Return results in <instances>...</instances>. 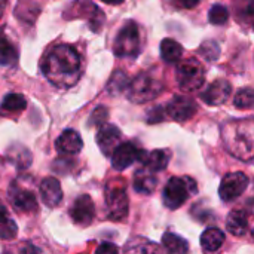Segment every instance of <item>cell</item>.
Masks as SVG:
<instances>
[{
	"label": "cell",
	"instance_id": "cell-1",
	"mask_svg": "<svg viewBox=\"0 0 254 254\" xmlns=\"http://www.w3.org/2000/svg\"><path fill=\"white\" fill-rule=\"evenodd\" d=\"M43 74L57 88L74 86L82 74V61L74 48L68 45L55 46L43 63Z\"/></svg>",
	"mask_w": 254,
	"mask_h": 254
},
{
	"label": "cell",
	"instance_id": "cell-2",
	"mask_svg": "<svg viewBox=\"0 0 254 254\" xmlns=\"http://www.w3.org/2000/svg\"><path fill=\"white\" fill-rule=\"evenodd\" d=\"M222 140L226 150L241 159H254V118L232 119L222 127Z\"/></svg>",
	"mask_w": 254,
	"mask_h": 254
},
{
	"label": "cell",
	"instance_id": "cell-3",
	"mask_svg": "<svg viewBox=\"0 0 254 254\" xmlns=\"http://www.w3.org/2000/svg\"><path fill=\"white\" fill-rule=\"evenodd\" d=\"M162 91V83L158 77L152 76L150 73L144 71L140 73L134 80L129 82L127 88L128 98L135 104L147 103L153 98H156Z\"/></svg>",
	"mask_w": 254,
	"mask_h": 254
},
{
	"label": "cell",
	"instance_id": "cell-4",
	"mask_svg": "<svg viewBox=\"0 0 254 254\" xmlns=\"http://www.w3.org/2000/svg\"><path fill=\"white\" fill-rule=\"evenodd\" d=\"M196 192V182L190 177H173L164 188L162 201L167 208L177 210L182 207L188 198Z\"/></svg>",
	"mask_w": 254,
	"mask_h": 254
},
{
	"label": "cell",
	"instance_id": "cell-5",
	"mask_svg": "<svg viewBox=\"0 0 254 254\" xmlns=\"http://www.w3.org/2000/svg\"><path fill=\"white\" fill-rule=\"evenodd\" d=\"M141 49V37L138 25L134 21L125 22V25L119 30L115 43L113 52L121 58H134L140 54Z\"/></svg>",
	"mask_w": 254,
	"mask_h": 254
},
{
	"label": "cell",
	"instance_id": "cell-6",
	"mask_svg": "<svg viewBox=\"0 0 254 254\" xmlns=\"http://www.w3.org/2000/svg\"><path fill=\"white\" fill-rule=\"evenodd\" d=\"M176 79H177L179 86L183 91L192 92L202 86V83L205 80V71H204L202 64L198 60L186 58L177 65Z\"/></svg>",
	"mask_w": 254,
	"mask_h": 254
},
{
	"label": "cell",
	"instance_id": "cell-7",
	"mask_svg": "<svg viewBox=\"0 0 254 254\" xmlns=\"http://www.w3.org/2000/svg\"><path fill=\"white\" fill-rule=\"evenodd\" d=\"M106 205L107 216L110 220L121 222L128 216V196L125 190V185L119 182H110L106 188Z\"/></svg>",
	"mask_w": 254,
	"mask_h": 254
},
{
	"label": "cell",
	"instance_id": "cell-8",
	"mask_svg": "<svg viewBox=\"0 0 254 254\" xmlns=\"http://www.w3.org/2000/svg\"><path fill=\"white\" fill-rule=\"evenodd\" d=\"M249 188V177L244 173H229L223 177L220 188H219V195L225 202H231L237 198H240L246 189Z\"/></svg>",
	"mask_w": 254,
	"mask_h": 254
},
{
	"label": "cell",
	"instance_id": "cell-9",
	"mask_svg": "<svg viewBox=\"0 0 254 254\" xmlns=\"http://www.w3.org/2000/svg\"><path fill=\"white\" fill-rule=\"evenodd\" d=\"M9 199L16 211L30 213L37 208V199L34 192L21 185L19 180H15L9 186Z\"/></svg>",
	"mask_w": 254,
	"mask_h": 254
},
{
	"label": "cell",
	"instance_id": "cell-10",
	"mask_svg": "<svg viewBox=\"0 0 254 254\" xmlns=\"http://www.w3.org/2000/svg\"><path fill=\"white\" fill-rule=\"evenodd\" d=\"M144 155L146 153L140 147H137L134 143L131 141L121 143L112 155V165L115 170L124 171L125 168L131 167L135 161H141Z\"/></svg>",
	"mask_w": 254,
	"mask_h": 254
},
{
	"label": "cell",
	"instance_id": "cell-11",
	"mask_svg": "<svg viewBox=\"0 0 254 254\" xmlns=\"http://www.w3.org/2000/svg\"><path fill=\"white\" fill-rule=\"evenodd\" d=\"M198 110L196 103L189 98V97H183V95H176L167 106V115L177 122H186L189 121Z\"/></svg>",
	"mask_w": 254,
	"mask_h": 254
},
{
	"label": "cell",
	"instance_id": "cell-12",
	"mask_svg": "<svg viewBox=\"0 0 254 254\" xmlns=\"http://www.w3.org/2000/svg\"><path fill=\"white\" fill-rule=\"evenodd\" d=\"M94 216H95V205H94L91 196L89 195H80L74 201V204L70 210V217H71L73 223L85 228V226L92 223Z\"/></svg>",
	"mask_w": 254,
	"mask_h": 254
},
{
	"label": "cell",
	"instance_id": "cell-13",
	"mask_svg": "<svg viewBox=\"0 0 254 254\" xmlns=\"http://www.w3.org/2000/svg\"><path fill=\"white\" fill-rule=\"evenodd\" d=\"M232 92V86L226 79H217L207 86V89L201 94V100L208 106H220L223 104Z\"/></svg>",
	"mask_w": 254,
	"mask_h": 254
},
{
	"label": "cell",
	"instance_id": "cell-14",
	"mask_svg": "<svg viewBox=\"0 0 254 254\" xmlns=\"http://www.w3.org/2000/svg\"><path fill=\"white\" fill-rule=\"evenodd\" d=\"M97 144L106 156H112L121 144V131L112 124H104L97 132Z\"/></svg>",
	"mask_w": 254,
	"mask_h": 254
},
{
	"label": "cell",
	"instance_id": "cell-15",
	"mask_svg": "<svg viewBox=\"0 0 254 254\" xmlns=\"http://www.w3.org/2000/svg\"><path fill=\"white\" fill-rule=\"evenodd\" d=\"M40 196L46 207L54 208L63 201V189L55 177H46L40 183Z\"/></svg>",
	"mask_w": 254,
	"mask_h": 254
},
{
	"label": "cell",
	"instance_id": "cell-16",
	"mask_svg": "<svg viewBox=\"0 0 254 254\" xmlns=\"http://www.w3.org/2000/svg\"><path fill=\"white\" fill-rule=\"evenodd\" d=\"M55 146H57V150L61 155H76V153H79L82 150L83 141H82L77 131L65 129V131L61 132V135L55 141Z\"/></svg>",
	"mask_w": 254,
	"mask_h": 254
},
{
	"label": "cell",
	"instance_id": "cell-17",
	"mask_svg": "<svg viewBox=\"0 0 254 254\" xmlns=\"http://www.w3.org/2000/svg\"><path fill=\"white\" fill-rule=\"evenodd\" d=\"M156 185H158V179L155 176V171L149 170L147 167H143V168L135 171V174H134V189L138 193L149 195L156 189Z\"/></svg>",
	"mask_w": 254,
	"mask_h": 254
},
{
	"label": "cell",
	"instance_id": "cell-18",
	"mask_svg": "<svg viewBox=\"0 0 254 254\" xmlns=\"http://www.w3.org/2000/svg\"><path fill=\"white\" fill-rule=\"evenodd\" d=\"M27 107V100L22 94H7L0 106V115L1 116H15L24 112Z\"/></svg>",
	"mask_w": 254,
	"mask_h": 254
},
{
	"label": "cell",
	"instance_id": "cell-19",
	"mask_svg": "<svg viewBox=\"0 0 254 254\" xmlns=\"http://www.w3.org/2000/svg\"><path fill=\"white\" fill-rule=\"evenodd\" d=\"M226 228L234 237H243L249 231V219L247 214L241 210H235L228 216Z\"/></svg>",
	"mask_w": 254,
	"mask_h": 254
},
{
	"label": "cell",
	"instance_id": "cell-20",
	"mask_svg": "<svg viewBox=\"0 0 254 254\" xmlns=\"http://www.w3.org/2000/svg\"><path fill=\"white\" fill-rule=\"evenodd\" d=\"M223 243H225V234L217 228H208L201 235V247L205 252L210 253L217 252L219 249H222Z\"/></svg>",
	"mask_w": 254,
	"mask_h": 254
},
{
	"label": "cell",
	"instance_id": "cell-21",
	"mask_svg": "<svg viewBox=\"0 0 254 254\" xmlns=\"http://www.w3.org/2000/svg\"><path fill=\"white\" fill-rule=\"evenodd\" d=\"M144 167H147L149 170L152 171H162L168 167V162H170V150H162V149H158V150H153L150 152L149 155H144V158L141 159Z\"/></svg>",
	"mask_w": 254,
	"mask_h": 254
},
{
	"label": "cell",
	"instance_id": "cell-22",
	"mask_svg": "<svg viewBox=\"0 0 254 254\" xmlns=\"http://www.w3.org/2000/svg\"><path fill=\"white\" fill-rule=\"evenodd\" d=\"M161 55L167 63H177L183 55V48L174 39H164L161 42Z\"/></svg>",
	"mask_w": 254,
	"mask_h": 254
},
{
	"label": "cell",
	"instance_id": "cell-23",
	"mask_svg": "<svg viewBox=\"0 0 254 254\" xmlns=\"http://www.w3.org/2000/svg\"><path fill=\"white\" fill-rule=\"evenodd\" d=\"M16 61H18L16 48L4 36H0V65L12 67L16 64Z\"/></svg>",
	"mask_w": 254,
	"mask_h": 254
},
{
	"label": "cell",
	"instance_id": "cell-24",
	"mask_svg": "<svg viewBox=\"0 0 254 254\" xmlns=\"http://www.w3.org/2000/svg\"><path fill=\"white\" fill-rule=\"evenodd\" d=\"M7 158L19 170H24L31 164V155L24 146H12L7 150Z\"/></svg>",
	"mask_w": 254,
	"mask_h": 254
},
{
	"label": "cell",
	"instance_id": "cell-25",
	"mask_svg": "<svg viewBox=\"0 0 254 254\" xmlns=\"http://www.w3.org/2000/svg\"><path fill=\"white\" fill-rule=\"evenodd\" d=\"M162 244H164V247H165L168 252H171V253L182 254V253H186V252L189 250V244H188V241H186V240H183L182 237H179V235L173 234V232H167V234H164V237H162Z\"/></svg>",
	"mask_w": 254,
	"mask_h": 254
},
{
	"label": "cell",
	"instance_id": "cell-26",
	"mask_svg": "<svg viewBox=\"0 0 254 254\" xmlns=\"http://www.w3.org/2000/svg\"><path fill=\"white\" fill-rule=\"evenodd\" d=\"M128 85H129V82H128L127 74L124 71H115L107 83V91L113 95H118L122 91H125L128 88Z\"/></svg>",
	"mask_w": 254,
	"mask_h": 254
},
{
	"label": "cell",
	"instance_id": "cell-27",
	"mask_svg": "<svg viewBox=\"0 0 254 254\" xmlns=\"http://www.w3.org/2000/svg\"><path fill=\"white\" fill-rule=\"evenodd\" d=\"M234 106L238 109H252L254 106V89L252 88L241 89L234 98Z\"/></svg>",
	"mask_w": 254,
	"mask_h": 254
},
{
	"label": "cell",
	"instance_id": "cell-28",
	"mask_svg": "<svg viewBox=\"0 0 254 254\" xmlns=\"http://www.w3.org/2000/svg\"><path fill=\"white\" fill-rule=\"evenodd\" d=\"M208 19H210L211 24L222 25V24L228 22V19H229V10L223 4H214V6H211V9L208 12Z\"/></svg>",
	"mask_w": 254,
	"mask_h": 254
},
{
	"label": "cell",
	"instance_id": "cell-29",
	"mask_svg": "<svg viewBox=\"0 0 254 254\" xmlns=\"http://www.w3.org/2000/svg\"><path fill=\"white\" fill-rule=\"evenodd\" d=\"M199 54L207 61H216L219 58V55H220V46L214 40H205L199 48Z\"/></svg>",
	"mask_w": 254,
	"mask_h": 254
},
{
	"label": "cell",
	"instance_id": "cell-30",
	"mask_svg": "<svg viewBox=\"0 0 254 254\" xmlns=\"http://www.w3.org/2000/svg\"><path fill=\"white\" fill-rule=\"evenodd\" d=\"M18 226L12 219H7L6 222L0 223V240L1 241H10L16 237Z\"/></svg>",
	"mask_w": 254,
	"mask_h": 254
},
{
	"label": "cell",
	"instance_id": "cell-31",
	"mask_svg": "<svg viewBox=\"0 0 254 254\" xmlns=\"http://www.w3.org/2000/svg\"><path fill=\"white\" fill-rule=\"evenodd\" d=\"M238 15L243 21L254 24V0H243L238 4Z\"/></svg>",
	"mask_w": 254,
	"mask_h": 254
},
{
	"label": "cell",
	"instance_id": "cell-32",
	"mask_svg": "<svg viewBox=\"0 0 254 254\" xmlns=\"http://www.w3.org/2000/svg\"><path fill=\"white\" fill-rule=\"evenodd\" d=\"M107 118H109V112H107V109L104 107V106H100V107H97L94 112H92V115H91V118H89V125L92 127H101V125H104L106 124V121H107Z\"/></svg>",
	"mask_w": 254,
	"mask_h": 254
},
{
	"label": "cell",
	"instance_id": "cell-33",
	"mask_svg": "<svg viewBox=\"0 0 254 254\" xmlns=\"http://www.w3.org/2000/svg\"><path fill=\"white\" fill-rule=\"evenodd\" d=\"M162 119H164V110H162L161 107H155V109H152V110L149 112L147 121H149L150 124H156V122H159V121H162Z\"/></svg>",
	"mask_w": 254,
	"mask_h": 254
},
{
	"label": "cell",
	"instance_id": "cell-34",
	"mask_svg": "<svg viewBox=\"0 0 254 254\" xmlns=\"http://www.w3.org/2000/svg\"><path fill=\"white\" fill-rule=\"evenodd\" d=\"M116 252H118V247L110 243H104L97 249V253H116Z\"/></svg>",
	"mask_w": 254,
	"mask_h": 254
},
{
	"label": "cell",
	"instance_id": "cell-35",
	"mask_svg": "<svg viewBox=\"0 0 254 254\" xmlns=\"http://www.w3.org/2000/svg\"><path fill=\"white\" fill-rule=\"evenodd\" d=\"M7 219H10L9 211H7V208L4 207V204L0 201V223H1V222H6Z\"/></svg>",
	"mask_w": 254,
	"mask_h": 254
},
{
	"label": "cell",
	"instance_id": "cell-36",
	"mask_svg": "<svg viewBox=\"0 0 254 254\" xmlns=\"http://www.w3.org/2000/svg\"><path fill=\"white\" fill-rule=\"evenodd\" d=\"M179 3H180L183 7H188V9H190V7H195V6L199 3V0H179Z\"/></svg>",
	"mask_w": 254,
	"mask_h": 254
},
{
	"label": "cell",
	"instance_id": "cell-37",
	"mask_svg": "<svg viewBox=\"0 0 254 254\" xmlns=\"http://www.w3.org/2000/svg\"><path fill=\"white\" fill-rule=\"evenodd\" d=\"M101 1H104L107 4H121V3H124V0H101Z\"/></svg>",
	"mask_w": 254,
	"mask_h": 254
},
{
	"label": "cell",
	"instance_id": "cell-38",
	"mask_svg": "<svg viewBox=\"0 0 254 254\" xmlns=\"http://www.w3.org/2000/svg\"><path fill=\"white\" fill-rule=\"evenodd\" d=\"M4 6H6V1H4V0H0V18L3 16V12H4Z\"/></svg>",
	"mask_w": 254,
	"mask_h": 254
},
{
	"label": "cell",
	"instance_id": "cell-39",
	"mask_svg": "<svg viewBox=\"0 0 254 254\" xmlns=\"http://www.w3.org/2000/svg\"><path fill=\"white\" fill-rule=\"evenodd\" d=\"M247 205H249V211H250L252 214H254V199H250Z\"/></svg>",
	"mask_w": 254,
	"mask_h": 254
},
{
	"label": "cell",
	"instance_id": "cell-40",
	"mask_svg": "<svg viewBox=\"0 0 254 254\" xmlns=\"http://www.w3.org/2000/svg\"><path fill=\"white\" fill-rule=\"evenodd\" d=\"M252 235H253V240H254V229H253V232H252Z\"/></svg>",
	"mask_w": 254,
	"mask_h": 254
}]
</instances>
